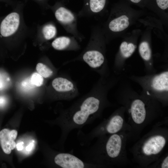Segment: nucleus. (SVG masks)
<instances>
[{"label":"nucleus","instance_id":"obj_5","mask_svg":"<svg viewBox=\"0 0 168 168\" xmlns=\"http://www.w3.org/2000/svg\"><path fill=\"white\" fill-rule=\"evenodd\" d=\"M137 82L142 86L144 93L147 96L155 97L167 96L168 71L160 73L150 74L144 77H137Z\"/></svg>","mask_w":168,"mask_h":168},{"label":"nucleus","instance_id":"obj_23","mask_svg":"<svg viewBox=\"0 0 168 168\" xmlns=\"http://www.w3.org/2000/svg\"><path fill=\"white\" fill-rule=\"evenodd\" d=\"M162 168H168V157L167 156L163 160L161 164Z\"/></svg>","mask_w":168,"mask_h":168},{"label":"nucleus","instance_id":"obj_25","mask_svg":"<svg viewBox=\"0 0 168 168\" xmlns=\"http://www.w3.org/2000/svg\"><path fill=\"white\" fill-rule=\"evenodd\" d=\"M24 142H21L16 145V147L17 150L18 151H21L22 150L23 148V144Z\"/></svg>","mask_w":168,"mask_h":168},{"label":"nucleus","instance_id":"obj_24","mask_svg":"<svg viewBox=\"0 0 168 168\" xmlns=\"http://www.w3.org/2000/svg\"><path fill=\"white\" fill-rule=\"evenodd\" d=\"M34 144L33 142L30 143L26 148V151L27 152L31 151L33 147Z\"/></svg>","mask_w":168,"mask_h":168},{"label":"nucleus","instance_id":"obj_13","mask_svg":"<svg viewBox=\"0 0 168 168\" xmlns=\"http://www.w3.org/2000/svg\"><path fill=\"white\" fill-rule=\"evenodd\" d=\"M77 39L73 36H61L54 40L51 43L52 47L58 50L77 49L79 46Z\"/></svg>","mask_w":168,"mask_h":168},{"label":"nucleus","instance_id":"obj_18","mask_svg":"<svg viewBox=\"0 0 168 168\" xmlns=\"http://www.w3.org/2000/svg\"><path fill=\"white\" fill-rule=\"evenodd\" d=\"M11 82L10 79L7 74L0 72V90L7 87Z\"/></svg>","mask_w":168,"mask_h":168},{"label":"nucleus","instance_id":"obj_15","mask_svg":"<svg viewBox=\"0 0 168 168\" xmlns=\"http://www.w3.org/2000/svg\"><path fill=\"white\" fill-rule=\"evenodd\" d=\"M57 30L54 24L49 22L44 25L42 27L41 34L42 39L49 40L54 38L57 35Z\"/></svg>","mask_w":168,"mask_h":168},{"label":"nucleus","instance_id":"obj_8","mask_svg":"<svg viewBox=\"0 0 168 168\" xmlns=\"http://www.w3.org/2000/svg\"><path fill=\"white\" fill-rule=\"evenodd\" d=\"M166 140L162 135H153L145 141L142 145L141 151L146 157H151L158 154L164 148Z\"/></svg>","mask_w":168,"mask_h":168},{"label":"nucleus","instance_id":"obj_1","mask_svg":"<svg viewBox=\"0 0 168 168\" xmlns=\"http://www.w3.org/2000/svg\"><path fill=\"white\" fill-rule=\"evenodd\" d=\"M102 98L98 96H88L79 101L62 114L59 123L62 130L61 142L64 143L72 130L81 129L91 123L98 117L103 106Z\"/></svg>","mask_w":168,"mask_h":168},{"label":"nucleus","instance_id":"obj_7","mask_svg":"<svg viewBox=\"0 0 168 168\" xmlns=\"http://www.w3.org/2000/svg\"><path fill=\"white\" fill-rule=\"evenodd\" d=\"M107 3L108 0H83L82 7L78 16L91 17L99 15L105 11Z\"/></svg>","mask_w":168,"mask_h":168},{"label":"nucleus","instance_id":"obj_4","mask_svg":"<svg viewBox=\"0 0 168 168\" xmlns=\"http://www.w3.org/2000/svg\"><path fill=\"white\" fill-rule=\"evenodd\" d=\"M107 41L102 28L97 26L92 28L87 47L82 56V60L91 67L98 68L104 64Z\"/></svg>","mask_w":168,"mask_h":168},{"label":"nucleus","instance_id":"obj_2","mask_svg":"<svg viewBox=\"0 0 168 168\" xmlns=\"http://www.w3.org/2000/svg\"><path fill=\"white\" fill-rule=\"evenodd\" d=\"M96 142L82 152L84 161L100 166L114 163L119 156L122 146L121 137L114 133L98 138Z\"/></svg>","mask_w":168,"mask_h":168},{"label":"nucleus","instance_id":"obj_10","mask_svg":"<svg viewBox=\"0 0 168 168\" xmlns=\"http://www.w3.org/2000/svg\"><path fill=\"white\" fill-rule=\"evenodd\" d=\"M137 40L136 37L134 38V36H131L121 43L115 62L119 65V68H122L124 60L130 57L135 51L137 48Z\"/></svg>","mask_w":168,"mask_h":168},{"label":"nucleus","instance_id":"obj_16","mask_svg":"<svg viewBox=\"0 0 168 168\" xmlns=\"http://www.w3.org/2000/svg\"><path fill=\"white\" fill-rule=\"evenodd\" d=\"M144 6L152 5L161 11H167L168 8V0H144Z\"/></svg>","mask_w":168,"mask_h":168},{"label":"nucleus","instance_id":"obj_22","mask_svg":"<svg viewBox=\"0 0 168 168\" xmlns=\"http://www.w3.org/2000/svg\"><path fill=\"white\" fill-rule=\"evenodd\" d=\"M7 99L4 96H0V108L3 107L6 104Z\"/></svg>","mask_w":168,"mask_h":168},{"label":"nucleus","instance_id":"obj_26","mask_svg":"<svg viewBox=\"0 0 168 168\" xmlns=\"http://www.w3.org/2000/svg\"><path fill=\"white\" fill-rule=\"evenodd\" d=\"M39 0L40 1H45V0Z\"/></svg>","mask_w":168,"mask_h":168},{"label":"nucleus","instance_id":"obj_19","mask_svg":"<svg viewBox=\"0 0 168 168\" xmlns=\"http://www.w3.org/2000/svg\"><path fill=\"white\" fill-rule=\"evenodd\" d=\"M30 79L32 84L35 86H40L43 83V77L37 72L33 73Z\"/></svg>","mask_w":168,"mask_h":168},{"label":"nucleus","instance_id":"obj_6","mask_svg":"<svg viewBox=\"0 0 168 168\" xmlns=\"http://www.w3.org/2000/svg\"><path fill=\"white\" fill-rule=\"evenodd\" d=\"M51 8L56 20L66 32L79 41L84 39V36L78 30L77 14L67 8L63 2H57Z\"/></svg>","mask_w":168,"mask_h":168},{"label":"nucleus","instance_id":"obj_17","mask_svg":"<svg viewBox=\"0 0 168 168\" xmlns=\"http://www.w3.org/2000/svg\"><path fill=\"white\" fill-rule=\"evenodd\" d=\"M38 73L44 78L50 77L53 74V71L45 65L41 63H38L36 67Z\"/></svg>","mask_w":168,"mask_h":168},{"label":"nucleus","instance_id":"obj_14","mask_svg":"<svg viewBox=\"0 0 168 168\" xmlns=\"http://www.w3.org/2000/svg\"><path fill=\"white\" fill-rule=\"evenodd\" d=\"M139 54L145 62V67L148 71L150 67L151 74V71H153L152 62V52L149 42L146 40H143L141 42L138 47Z\"/></svg>","mask_w":168,"mask_h":168},{"label":"nucleus","instance_id":"obj_9","mask_svg":"<svg viewBox=\"0 0 168 168\" xmlns=\"http://www.w3.org/2000/svg\"><path fill=\"white\" fill-rule=\"evenodd\" d=\"M54 89L62 94L63 97L68 100L73 98L77 94V89L74 84L67 78L58 77L52 82Z\"/></svg>","mask_w":168,"mask_h":168},{"label":"nucleus","instance_id":"obj_3","mask_svg":"<svg viewBox=\"0 0 168 168\" xmlns=\"http://www.w3.org/2000/svg\"><path fill=\"white\" fill-rule=\"evenodd\" d=\"M123 2L115 4L111 9L107 20L102 28L107 40L127 29L133 20L136 11Z\"/></svg>","mask_w":168,"mask_h":168},{"label":"nucleus","instance_id":"obj_21","mask_svg":"<svg viewBox=\"0 0 168 168\" xmlns=\"http://www.w3.org/2000/svg\"><path fill=\"white\" fill-rule=\"evenodd\" d=\"M128 3L136 4L142 7L144 6V0H124Z\"/></svg>","mask_w":168,"mask_h":168},{"label":"nucleus","instance_id":"obj_12","mask_svg":"<svg viewBox=\"0 0 168 168\" xmlns=\"http://www.w3.org/2000/svg\"><path fill=\"white\" fill-rule=\"evenodd\" d=\"M17 135L16 130H10L7 128L2 129L0 132V143L4 152L10 154L16 146L14 140Z\"/></svg>","mask_w":168,"mask_h":168},{"label":"nucleus","instance_id":"obj_11","mask_svg":"<svg viewBox=\"0 0 168 168\" xmlns=\"http://www.w3.org/2000/svg\"><path fill=\"white\" fill-rule=\"evenodd\" d=\"M129 112L133 121L137 124H141L144 121L147 114V109L144 102L138 98L131 103Z\"/></svg>","mask_w":168,"mask_h":168},{"label":"nucleus","instance_id":"obj_20","mask_svg":"<svg viewBox=\"0 0 168 168\" xmlns=\"http://www.w3.org/2000/svg\"><path fill=\"white\" fill-rule=\"evenodd\" d=\"M21 85L22 87L26 90L32 89L36 87L32 84L30 78H27L23 80L22 82Z\"/></svg>","mask_w":168,"mask_h":168}]
</instances>
